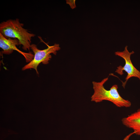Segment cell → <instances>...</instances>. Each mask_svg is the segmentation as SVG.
Listing matches in <instances>:
<instances>
[{
  "mask_svg": "<svg viewBox=\"0 0 140 140\" xmlns=\"http://www.w3.org/2000/svg\"><path fill=\"white\" fill-rule=\"evenodd\" d=\"M121 122L125 127L133 130L135 134L140 135V108L136 111L122 118Z\"/></svg>",
  "mask_w": 140,
  "mask_h": 140,
  "instance_id": "cell-6",
  "label": "cell"
},
{
  "mask_svg": "<svg viewBox=\"0 0 140 140\" xmlns=\"http://www.w3.org/2000/svg\"><path fill=\"white\" fill-rule=\"evenodd\" d=\"M135 134V132H133L127 135L123 139V140H129L131 136L133 134Z\"/></svg>",
  "mask_w": 140,
  "mask_h": 140,
  "instance_id": "cell-7",
  "label": "cell"
},
{
  "mask_svg": "<svg viewBox=\"0 0 140 140\" xmlns=\"http://www.w3.org/2000/svg\"><path fill=\"white\" fill-rule=\"evenodd\" d=\"M46 44L48 47L47 48L43 50L38 49L36 45L35 44H31V49L34 54L33 58L30 62L22 68V70L33 68L36 70L37 74H38L37 68L39 65L41 63L44 64H48L52 58L51 54L53 53L56 55L57 51L60 49L59 45L58 44H55L51 46Z\"/></svg>",
  "mask_w": 140,
  "mask_h": 140,
  "instance_id": "cell-3",
  "label": "cell"
},
{
  "mask_svg": "<svg viewBox=\"0 0 140 140\" xmlns=\"http://www.w3.org/2000/svg\"><path fill=\"white\" fill-rule=\"evenodd\" d=\"M127 47L128 46H127L125 47L123 51H117L115 53L116 55L123 58L125 62V65L123 67L121 65L117 67L115 71V72L120 75L124 74L123 71L127 73V75L125 78V81L124 82H122V86L124 88L127 81L131 77L137 78L140 80V72L134 66L130 59L131 55L134 54V52L133 51L129 52L128 50Z\"/></svg>",
  "mask_w": 140,
  "mask_h": 140,
  "instance_id": "cell-4",
  "label": "cell"
},
{
  "mask_svg": "<svg viewBox=\"0 0 140 140\" xmlns=\"http://www.w3.org/2000/svg\"><path fill=\"white\" fill-rule=\"evenodd\" d=\"M19 45V43L18 39L6 38L0 33V47L3 50L1 53L9 55L16 50L24 57L26 62H29L33 59L34 55L31 52L26 53L19 50L16 47Z\"/></svg>",
  "mask_w": 140,
  "mask_h": 140,
  "instance_id": "cell-5",
  "label": "cell"
},
{
  "mask_svg": "<svg viewBox=\"0 0 140 140\" xmlns=\"http://www.w3.org/2000/svg\"><path fill=\"white\" fill-rule=\"evenodd\" d=\"M24 24L20 23L18 18L9 19L0 24V33L6 38L18 39L23 49L29 50L31 48V40L35 35L29 32L23 27Z\"/></svg>",
  "mask_w": 140,
  "mask_h": 140,
  "instance_id": "cell-2",
  "label": "cell"
},
{
  "mask_svg": "<svg viewBox=\"0 0 140 140\" xmlns=\"http://www.w3.org/2000/svg\"><path fill=\"white\" fill-rule=\"evenodd\" d=\"M108 79V77L100 82H92L94 93L91 97V101L97 103L104 100L108 101L111 102L118 107H130L131 102L123 98L119 94L117 85H113L109 90L104 88V85Z\"/></svg>",
  "mask_w": 140,
  "mask_h": 140,
  "instance_id": "cell-1",
  "label": "cell"
}]
</instances>
